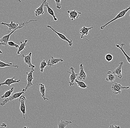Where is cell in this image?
<instances>
[{
  "instance_id": "obj_1",
  "label": "cell",
  "mask_w": 130,
  "mask_h": 128,
  "mask_svg": "<svg viewBox=\"0 0 130 128\" xmlns=\"http://www.w3.org/2000/svg\"><path fill=\"white\" fill-rule=\"evenodd\" d=\"M37 20H29V21H27V22H24L22 23H19V27L16 29L15 30L12 31V32L10 33L8 35H6L2 37L0 39V45H1L7 46L8 45V41L9 40V38L10 37V36L15 31L18 29H20L22 28L25 26V24H28L30 23L31 22H36Z\"/></svg>"
},
{
  "instance_id": "obj_2",
  "label": "cell",
  "mask_w": 130,
  "mask_h": 128,
  "mask_svg": "<svg viewBox=\"0 0 130 128\" xmlns=\"http://www.w3.org/2000/svg\"><path fill=\"white\" fill-rule=\"evenodd\" d=\"M130 10V6H129L128 8H127L126 9H125L123 10H122L121 12H119L118 13V14L113 19H112L109 22H108L106 23V24H105V25H103V26H102L101 27L100 29L101 30H103L105 27H106L107 25H108L110 23H111L114 21H115V20H118V19H119L121 18H123L125 16L126 14L127 13V12Z\"/></svg>"
},
{
  "instance_id": "obj_3",
  "label": "cell",
  "mask_w": 130,
  "mask_h": 128,
  "mask_svg": "<svg viewBox=\"0 0 130 128\" xmlns=\"http://www.w3.org/2000/svg\"><path fill=\"white\" fill-rule=\"evenodd\" d=\"M34 71H35L34 68H31V70L29 72L26 73V74L27 75V84L25 88L23 89L22 91L23 92H26L29 88H30L33 85L32 81L34 79L33 73Z\"/></svg>"
},
{
  "instance_id": "obj_4",
  "label": "cell",
  "mask_w": 130,
  "mask_h": 128,
  "mask_svg": "<svg viewBox=\"0 0 130 128\" xmlns=\"http://www.w3.org/2000/svg\"><path fill=\"white\" fill-rule=\"evenodd\" d=\"M23 94H24V92L22 91L21 92H18V93H15L12 94V95L9 97L6 98L4 101L1 102L0 103V105L2 106H3L9 102L20 97V96L22 95Z\"/></svg>"
},
{
  "instance_id": "obj_5",
  "label": "cell",
  "mask_w": 130,
  "mask_h": 128,
  "mask_svg": "<svg viewBox=\"0 0 130 128\" xmlns=\"http://www.w3.org/2000/svg\"><path fill=\"white\" fill-rule=\"evenodd\" d=\"M129 86L125 87L122 86L120 84L114 83L111 87V89L113 94H120L121 93L122 90L124 89H129Z\"/></svg>"
},
{
  "instance_id": "obj_6",
  "label": "cell",
  "mask_w": 130,
  "mask_h": 128,
  "mask_svg": "<svg viewBox=\"0 0 130 128\" xmlns=\"http://www.w3.org/2000/svg\"><path fill=\"white\" fill-rule=\"evenodd\" d=\"M70 72L67 71V72L70 74V77H69V80L70 81L68 83L70 84V86H73L74 85L75 81L77 79V76L78 75V74H77L75 72L74 68L73 67L70 68Z\"/></svg>"
},
{
  "instance_id": "obj_7",
  "label": "cell",
  "mask_w": 130,
  "mask_h": 128,
  "mask_svg": "<svg viewBox=\"0 0 130 128\" xmlns=\"http://www.w3.org/2000/svg\"><path fill=\"white\" fill-rule=\"evenodd\" d=\"M26 97L24 95H22L20 97H19V101L20 102V110L22 115H23V118L25 119V115L26 114V106H25V102H26Z\"/></svg>"
},
{
  "instance_id": "obj_8",
  "label": "cell",
  "mask_w": 130,
  "mask_h": 128,
  "mask_svg": "<svg viewBox=\"0 0 130 128\" xmlns=\"http://www.w3.org/2000/svg\"><path fill=\"white\" fill-rule=\"evenodd\" d=\"M47 27L48 28L50 29L51 30H52L53 31V32H55L56 34H57V35L59 36V37H60V39H61L62 40L68 42V44H69V46H71L73 45V40H69L64 35L56 31V30H54L51 26H50V25H48V26H47Z\"/></svg>"
},
{
  "instance_id": "obj_9",
  "label": "cell",
  "mask_w": 130,
  "mask_h": 128,
  "mask_svg": "<svg viewBox=\"0 0 130 128\" xmlns=\"http://www.w3.org/2000/svg\"><path fill=\"white\" fill-rule=\"evenodd\" d=\"M31 55H32V53L31 52H30L28 55H26V56L24 55V54H22V57H23L24 63L28 65V67L30 68H34L35 67V66L31 63Z\"/></svg>"
},
{
  "instance_id": "obj_10",
  "label": "cell",
  "mask_w": 130,
  "mask_h": 128,
  "mask_svg": "<svg viewBox=\"0 0 130 128\" xmlns=\"http://www.w3.org/2000/svg\"><path fill=\"white\" fill-rule=\"evenodd\" d=\"M123 65V62H121L119 63V66L117 67L113 72V74L118 77V78L121 79L122 77V68Z\"/></svg>"
},
{
  "instance_id": "obj_11",
  "label": "cell",
  "mask_w": 130,
  "mask_h": 128,
  "mask_svg": "<svg viewBox=\"0 0 130 128\" xmlns=\"http://www.w3.org/2000/svg\"><path fill=\"white\" fill-rule=\"evenodd\" d=\"M93 27H87L84 26L82 28L79 30V33L81 34V39H84L86 40L89 41V40L87 38H85L84 37V36L88 35L89 34V31L91 29H93Z\"/></svg>"
},
{
  "instance_id": "obj_12",
  "label": "cell",
  "mask_w": 130,
  "mask_h": 128,
  "mask_svg": "<svg viewBox=\"0 0 130 128\" xmlns=\"http://www.w3.org/2000/svg\"><path fill=\"white\" fill-rule=\"evenodd\" d=\"M15 77H13L11 78H8L4 82L2 83H0V86L3 85H7L8 86H10L11 84H13L16 83H19L20 81V80H17L16 79H15Z\"/></svg>"
},
{
  "instance_id": "obj_13",
  "label": "cell",
  "mask_w": 130,
  "mask_h": 128,
  "mask_svg": "<svg viewBox=\"0 0 130 128\" xmlns=\"http://www.w3.org/2000/svg\"><path fill=\"white\" fill-rule=\"evenodd\" d=\"M67 13H69V17L72 21L78 18L79 15L81 14V12L77 11L76 10H68Z\"/></svg>"
},
{
  "instance_id": "obj_14",
  "label": "cell",
  "mask_w": 130,
  "mask_h": 128,
  "mask_svg": "<svg viewBox=\"0 0 130 128\" xmlns=\"http://www.w3.org/2000/svg\"><path fill=\"white\" fill-rule=\"evenodd\" d=\"M1 24L2 25H4V26H6L8 27V29H9V32H10L11 31H13L15 30L16 29L18 28L19 26V24H18V23H15L12 20L11 21V22L10 23H6L2 22L1 23Z\"/></svg>"
},
{
  "instance_id": "obj_15",
  "label": "cell",
  "mask_w": 130,
  "mask_h": 128,
  "mask_svg": "<svg viewBox=\"0 0 130 128\" xmlns=\"http://www.w3.org/2000/svg\"><path fill=\"white\" fill-rule=\"evenodd\" d=\"M47 0H42V3L41 5H40V6L37 8V9L36 10L35 12V16L37 17H38L39 16H41V15H43L44 14V11L43 7L44 5L45 2L47 1Z\"/></svg>"
},
{
  "instance_id": "obj_16",
  "label": "cell",
  "mask_w": 130,
  "mask_h": 128,
  "mask_svg": "<svg viewBox=\"0 0 130 128\" xmlns=\"http://www.w3.org/2000/svg\"><path fill=\"white\" fill-rule=\"evenodd\" d=\"M50 59H49L48 61V66L50 67L53 66L55 64H58L59 62H63V60L62 59L55 58H53L52 56H50Z\"/></svg>"
},
{
  "instance_id": "obj_17",
  "label": "cell",
  "mask_w": 130,
  "mask_h": 128,
  "mask_svg": "<svg viewBox=\"0 0 130 128\" xmlns=\"http://www.w3.org/2000/svg\"><path fill=\"white\" fill-rule=\"evenodd\" d=\"M79 73L78 74V79L80 80H85L87 78V74L84 71L83 64H81L79 66Z\"/></svg>"
},
{
  "instance_id": "obj_18",
  "label": "cell",
  "mask_w": 130,
  "mask_h": 128,
  "mask_svg": "<svg viewBox=\"0 0 130 128\" xmlns=\"http://www.w3.org/2000/svg\"><path fill=\"white\" fill-rule=\"evenodd\" d=\"M44 6H45L47 8V12H48V13L51 15L53 18L54 20L55 21H57V18L56 17V16L55 15V14H54V12L53 10L52 9V8L50 7L48 3L47 2V1L45 2L44 4Z\"/></svg>"
},
{
  "instance_id": "obj_19",
  "label": "cell",
  "mask_w": 130,
  "mask_h": 128,
  "mask_svg": "<svg viewBox=\"0 0 130 128\" xmlns=\"http://www.w3.org/2000/svg\"><path fill=\"white\" fill-rule=\"evenodd\" d=\"M125 45L126 44H122L121 45V46H120L119 45H117V44L115 45V46H116V47H117V48H119V49H120V50H121L122 52L124 54V56L126 57L127 62L130 64V57L127 55V54L124 51L123 49V46Z\"/></svg>"
},
{
  "instance_id": "obj_20",
  "label": "cell",
  "mask_w": 130,
  "mask_h": 128,
  "mask_svg": "<svg viewBox=\"0 0 130 128\" xmlns=\"http://www.w3.org/2000/svg\"><path fill=\"white\" fill-rule=\"evenodd\" d=\"M72 123V121H64L63 120H61L60 122L57 123L58 128H65L67 125Z\"/></svg>"
},
{
  "instance_id": "obj_21",
  "label": "cell",
  "mask_w": 130,
  "mask_h": 128,
  "mask_svg": "<svg viewBox=\"0 0 130 128\" xmlns=\"http://www.w3.org/2000/svg\"><path fill=\"white\" fill-rule=\"evenodd\" d=\"M40 91L41 93V96L44 100H48V98L45 97V88L44 85L43 83H40Z\"/></svg>"
},
{
  "instance_id": "obj_22",
  "label": "cell",
  "mask_w": 130,
  "mask_h": 128,
  "mask_svg": "<svg viewBox=\"0 0 130 128\" xmlns=\"http://www.w3.org/2000/svg\"><path fill=\"white\" fill-rule=\"evenodd\" d=\"M115 80V76L110 71H108L107 72V77L106 79V81L109 82H113Z\"/></svg>"
},
{
  "instance_id": "obj_23",
  "label": "cell",
  "mask_w": 130,
  "mask_h": 128,
  "mask_svg": "<svg viewBox=\"0 0 130 128\" xmlns=\"http://www.w3.org/2000/svg\"><path fill=\"white\" fill-rule=\"evenodd\" d=\"M28 40H26L24 42H22V41H20V45L19 46L18 48L17 54H20V52L23 50H26L25 47L26 46Z\"/></svg>"
},
{
  "instance_id": "obj_24",
  "label": "cell",
  "mask_w": 130,
  "mask_h": 128,
  "mask_svg": "<svg viewBox=\"0 0 130 128\" xmlns=\"http://www.w3.org/2000/svg\"><path fill=\"white\" fill-rule=\"evenodd\" d=\"M16 67L17 68H19V66L18 65H13L12 63H5L2 62V61L0 60V67L1 68H4V67Z\"/></svg>"
},
{
  "instance_id": "obj_25",
  "label": "cell",
  "mask_w": 130,
  "mask_h": 128,
  "mask_svg": "<svg viewBox=\"0 0 130 128\" xmlns=\"http://www.w3.org/2000/svg\"><path fill=\"white\" fill-rule=\"evenodd\" d=\"M14 90V87H12L9 90L6 92L2 96H1V98H6L9 97L12 95Z\"/></svg>"
},
{
  "instance_id": "obj_26",
  "label": "cell",
  "mask_w": 130,
  "mask_h": 128,
  "mask_svg": "<svg viewBox=\"0 0 130 128\" xmlns=\"http://www.w3.org/2000/svg\"><path fill=\"white\" fill-rule=\"evenodd\" d=\"M75 82L77 83L78 86L80 88H82V89L89 88V87L87 86V85L84 82H83V81L78 80L76 79L75 81Z\"/></svg>"
},
{
  "instance_id": "obj_27",
  "label": "cell",
  "mask_w": 130,
  "mask_h": 128,
  "mask_svg": "<svg viewBox=\"0 0 130 128\" xmlns=\"http://www.w3.org/2000/svg\"><path fill=\"white\" fill-rule=\"evenodd\" d=\"M47 66H48L47 63L46 62L45 60H43L41 61L40 63V67L41 72L43 73V72L44 68Z\"/></svg>"
},
{
  "instance_id": "obj_28",
  "label": "cell",
  "mask_w": 130,
  "mask_h": 128,
  "mask_svg": "<svg viewBox=\"0 0 130 128\" xmlns=\"http://www.w3.org/2000/svg\"><path fill=\"white\" fill-rule=\"evenodd\" d=\"M105 59L107 62H109L112 60L113 59V56L110 54H108L106 55Z\"/></svg>"
},
{
  "instance_id": "obj_29",
  "label": "cell",
  "mask_w": 130,
  "mask_h": 128,
  "mask_svg": "<svg viewBox=\"0 0 130 128\" xmlns=\"http://www.w3.org/2000/svg\"><path fill=\"white\" fill-rule=\"evenodd\" d=\"M8 45L10 47H14L16 48H18L19 47V46L14 43L12 41H9L8 43Z\"/></svg>"
},
{
  "instance_id": "obj_30",
  "label": "cell",
  "mask_w": 130,
  "mask_h": 128,
  "mask_svg": "<svg viewBox=\"0 0 130 128\" xmlns=\"http://www.w3.org/2000/svg\"><path fill=\"white\" fill-rule=\"evenodd\" d=\"M56 2V7L57 9H60L62 4L61 3V0H54Z\"/></svg>"
},
{
  "instance_id": "obj_31",
  "label": "cell",
  "mask_w": 130,
  "mask_h": 128,
  "mask_svg": "<svg viewBox=\"0 0 130 128\" xmlns=\"http://www.w3.org/2000/svg\"><path fill=\"white\" fill-rule=\"evenodd\" d=\"M7 124L5 123H3L0 125V128H6L7 127Z\"/></svg>"
},
{
  "instance_id": "obj_32",
  "label": "cell",
  "mask_w": 130,
  "mask_h": 128,
  "mask_svg": "<svg viewBox=\"0 0 130 128\" xmlns=\"http://www.w3.org/2000/svg\"><path fill=\"white\" fill-rule=\"evenodd\" d=\"M109 128H120V126L117 125H111L110 126Z\"/></svg>"
},
{
  "instance_id": "obj_33",
  "label": "cell",
  "mask_w": 130,
  "mask_h": 128,
  "mask_svg": "<svg viewBox=\"0 0 130 128\" xmlns=\"http://www.w3.org/2000/svg\"><path fill=\"white\" fill-rule=\"evenodd\" d=\"M17 1H18V2H19V3H21V0H17Z\"/></svg>"
},
{
  "instance_id": "obj_34",
  "label": "cell",
  "mask_w": 130,
  "mask_h": 128,
  "mask_svg": "<svg viewBox=\"0 0 130 128\" xmlns=\"http://www.w3.org/2000/svg\"><path fill=\"white\" fill-rule=\"evenodd\" d=\"M23 128H29L28 127H27V126H24V127H23Z\"/></svg>"
},
{
  "instance_id": "obj_35",
  "label": "cell",
  "mask_w": 130,
  "mask_h": 128,
  "mask_svg": "<svg viewBox=\"0 0 130 128\" xmlns=\"http://www.w3.org/2000/svg\"><path fill=\"white\" fill-rule=\"evenodd\" d=\"M0 53H1V54L3 53H2V51H1V50H0Z\"/></svg>"
},
{
  "instance_id": "obj_36",
  "label": "cell",
  "mask_w": 130,
  "mask_h": 128,
  "mask_svg": "<svg viewBox=\"0 0 130 128\" xmlns=\"http://www.w3.org/2000/svg\"></svg>"
},
{
  "instance_id": "obj_37",
  "label": "cell",
  "mask_w": 130,
  "mask_h": 128,
  "mask_svg": "<svg viewBox=\"0 0 130 128\" xmlns=\"http://www.w3.org/2000/svg\"></svg>"
}]
</instances>
